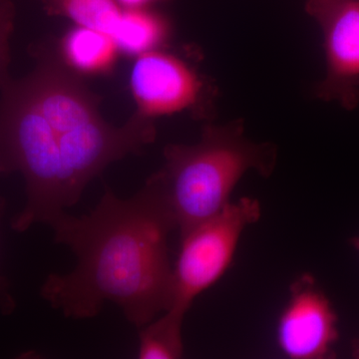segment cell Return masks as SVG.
<instances>
[{"instance_id":"cell-1","label":"cell","mask_w":359,"mask_h":359,"mask_svg":"<svg viewBox=\"0 0 359 359\" xmlns=\"http://www.w3.org/2000/svg\"><path fill=\"white\" fill-rule=\"evenodd\" d=\"M21 79L0 86V174L20 172L26 204L14 231L49 224L77 204L87 185L110 164L156 139L154 121L138 114L123 126L104 119L99 98L49 50Z\"/></svg>"},{"instance_id":"cell-2","label":"cell","mask_w":359,"mask_h":359,"mask_svg":"<svg viewBox=\"0 0 359 359\" xmlns=\"http://www.w3.org/2000/svg\"><path fill=\"white\" fill-rule=\"evenodd\" d=\"M48 224L55 242L67 245L77 261L69 273H52L42 285L40 294L52 308L66 318L84 320L113 302L139 328L169 309V238L177 226L150 180L129 199L106 188L88 214L63 212Z\"/></svg>"},{"instance_id":"cell-3","label":"cell","mask_w":359,"mask_h":359,"mask_svg":"<svg viewBox=\"0 0 359 359\" xmlns=\"http://www.w3.org/2000/svg\"><path fill=\"white\" fill-rule=\"evenodd\" d=\"M276 159L273 144L256 143L245 136L244 120L207 122L197 143L167 145L164 164L149 180L166 203L181 236L218 215L248 172L269 178Z\"/></svg>"},{"instance_id":"cell-4","label":"cell","mask_w":359,"mask_h":359,"mask_svg":"<svg viewBox=\"0 0 359 359\" xmlns=\"http://www.w3.org/2000/svg\"><path fill=\"white\" fill-rule=\"evenodd\" d=\"M261 216L259 201L245 197L229 203L218 215L180 236L171 304L166 313L185 320L195 299L216 285L230 269L243 233Z\"/></svg>"},{"instance_id":"cell-5","label":"cell","mask_w":359,"mask_h":359,"mask_svg":"<svg viewBox=\"0 0 359 359\" xmlns=\"http://www.w3.org/2000/svg\"><path fill=\"white\" fill-rule=\"evenodd\" d=\"M130 88L136 114L156 118L189 113L196 119L211 122L218 88L185 59L158 49L137 56Z\"/></svg>"},{"instance_id":"cell-6","label":"cell","mask_w":359,"mask_h":359,"mask_svg":"<svg viewBox=\"0 0 359 359\" xmlns=\"http://www.w3.org/2000/svg\"><path fill=\"white\" fill-rule=\"evenodd\" d=\"M306 13L323 33L325 75L314 94L346 110L359 105V0H308Z\"/></svg>"},{"instance_id":"cell-7","label":"cell","mask_w":359,"mask_h":359,"mask_svg":"<svg viewBox=\"0 0 359 359\" xmlns=\"http://www.w3.org/2000/svg\"><path fill=\"white\" fill-rule=\"evenodd\" d=\"M339 339V316L330 297L311 273H302L290 285L276 323L280 353L290 359L334 358Z\"/></svg>"},{"instance_id":"cell-8","label":"cell","mask_w":359,"mask_h":359,"mask_svg":"<svg viewBox=\"0 0 359 359\" xmlns=\"http://www.w3.org/2000/svg\"><path fill=\"white\" fill-rule=\"evenodd\" d=\"M120 53L110 35L83 26L66 33L60 44L63 62L77 74L99 75L110 72Z\"/></svg>"},{"instance_id":"cell-9","label":"cell","mask_w":359,"mask_h":359,"mask_svg":"<svg viewBox=\"0 0 359 359\" xmlns=\"http://www.w3.org/2000/svg\"><path fill=\"white\" fill-rule=\"evenodd\" d=\"M171 36L166 16L147 7L125 8L112 39L118 49L127 55L139 56L163 49Z\"/></svg>"},{"instance_id":"cell-10","label":"cell","mask_w":359,"mask_h":359,"mask_svg":"<svg viewBox=\"0 0 359 359\" xmlns=\"http://www.w3.org/2000/svg\"><path fill=\"white\" fill-rule=\"evenodd\" d=\"M49 14L112 36L123 9L116 0H42Z\"/></svg>"},{"instance_id":"cell-11","label":"cell","mask_w":359,"mask_h":359,"mask_svg":"<svg viewBox=\"0 0 359 359\" xmlns=\"http://www.w3.org/2000/svg\"><path fill=\"white\" fill-rule=\"evenodd\" d=\"M184 320L164 313L141 327L138 358L178 359L184 355Z\"/></svg>"},{"instance_id":"cell-12","label":"cell","mask_w":359,"mask_h":359,"mask_svg":"<svg viewBox=\"0 0 359 359\" xmlns=\"http://www.w3.org/2000/svg\"><path fill=\"white\" fill-rule=\"evenodd\" d=\"M15 20V6L11 0H0V86L9 76L11 63V41Z\"/></svg>"},{"instance_id":"cell-13","label":"cell","mask_w":359,"mask_h":359,"mask_svg":"<svg viewBox=\"0 0 359 359\" xmlns=\"http://www.w3.org/2000/svg\"><path fill=\"white\" fill-rule=\"evenodd\" d=\"M4 201L0 199V219H1L2 212L4 209ZM15 308V302L13 297H11L9 285L6 278L0 276V309L4 313H11Z\"/></svg>"},{"instance_id":"cell-14","label":"cell","mask_w":359,"mask_h":359,"mask_svg":"<svg viewBox=\"0 0 359 359\" xmlns=\"http://www.w3.org/2000/svg\"><path fill=\"white\" fill-rule=\"evenodd\" d=\"M120 6L125 8H138V7H147L149 4L162 0H116Z\"/></svg>"},{"instance_id":"cell-15","label":"cell","mask_w":359,"mask_h":359,"mask_svg":"<svg viewBox=\"0 0 359 359\" xmlns=\"http://www.w3.org/2000/svg\"><path fill=\"white\" fill-rule=\"evenodd\" d=\"M351 355L353 358L359 359V337L351 342Z\"/></svg>"},{"instance_id":"cell-16","label":"cell","mask_w":359,"mask_h":359,"mask_svg":"<svg viewBox=\"0 0 359 359\" xmlns=\"http://www.w3.org/2000/svg\"><path fill=\"white\" fill-rule=\"evenodd\" d=\"M349 245H351L354 250H358L359 252V236H355V237L351 238V240H349Z\"/></svg>"}]
</instances>
